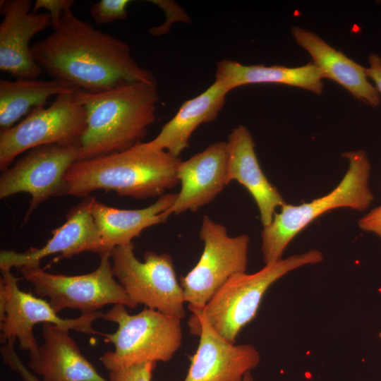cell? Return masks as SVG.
I'll list each match as a JSON object with an SVG mask.
<instances>
[{
	"mask_svg": "<svg viewBox=\"0 0 381 381\" xmlns=\"http://www.w3.org/2000/svg\"><path fill=\"white\" fill-rule=\"evenodd\" d=\"M35 62L53 79L100 92L126 83L157 85L154 75L135 61L128 44L66 11L58 28L31 45Z\"/></svg>",
	"mask_w": 381,
	"mask_h": 381,
	"instance_id": "6da1fadb",
	"label": "cell"
},
{
	"mask_svg": "<svg viewBox=\"0 0 381 381\" xmlns=\"http://www.w3.org/2000/svg\"><path fill=\"white\" fill-rule=\"evenodd\" d=\"M188 325L200 339L183 381H243L259 365L260 354L253 345L229 342L200 313H193Z\"/></svg>",
	"mask_w": 381,
	"mask_h": 381,
	"instance_id": "4fadbf2b",
	"label": "cell"
},
{
	"mask_svg": "<svg viewBox=\"0 0 381 381\" xmlns=\"http://www.w3.org/2000/svg\"><path fill=\"white\" fill-rule=\"evenodd\" d=\"M133 242L115 247L111 255L114 277L137 306L157 310L183 319L184 295L179 284L172 258L166 253H144V262L137 259Z\"/></svg>",
	"mask_w": 381,
	"mask_h": 381,
	"instance_id": "9c48e42d",
	"label": "cell"
},
{
	"mask_svg": "<svg viewBox=\"0 0 381 381\" xmlns=\"http://www.w3.org/2000/svg\"><path fill=\"white\" fill-rule=\"evenodd\" d=\"M0 329L1 343L11 339H18L19 347L35 353L39 346L33 334V327L38 323H50L69 330L92 334H100L92 327L93 322L102 318L98 311L80 315L74 319H64L57 315L50 303L30 293L21 291L18 280L11 269H0Z\"/></svg>",
	"mask_w": 381,
	"mask_h": 381,
	"instance_id": "7c38bea8",
	"label": "cell"
},
{
	"mask_svg": "<svg viewBox=\"0 0 381 381\" xmlns=\"http://www.w3.org/2000/svg\"><path fill=\"white\" fill-rule=\"evenodd\" d=\"M74 4L75 1L73 0H37L32 8V12L37 13L41 8L49 11L52 27L55 30L60 24L63 13L71 9Z\"/></svg>",
	"mask_w": 381,
	"mask_h": 381,
	"instance_id": "484cf974",
	"label": "cell"
},
{
	"mask_svg": "<svg viewBox=\"0 0 381 381\" xmlns=\"http://www.w3.org/2000/svg\"><path fill=\"white\" fill-rule=\"evenodd\" d=\"M42 331L44 342L28 365L42 381H109L82 354L69 329L46 322Z\"/></svg>",
	"mask_w": 381,
	"mask_h": 381,
	"instance_id": "e0dca14e",
	"label": "cell"
},
{
	"mask_svg": "<svg viewBox=\"0 0 381 381\" xmlns=\"http://www.w3.org/2000/svg\"><path fill=\"white\" fill-rule=\"evenodd\" d=\"M349 168L329 193L298 205L284 204L261 233V251L265 265L282 258L291 240L313 220L336 208L366 210L374 199L369 187L370 163L363 150L344 152Z\"/></svg>",
	"mask_w": 381,
	"mask_h": 381,
	"instance_id": "277c9868",
	"label": "cell"
},
{
	"mask_svg": "<svg viewBox=\"0 0 381 381\" xmlns=\"http://www.w3.org/2000/svg\"><path fill=\"white\" fill-rule=\"evenodd\" d=\"M74 95L86 113L79 160L123 152L143 142L159 99L157 85L143 82L100 92L77 88Z\"/></svg>",
	"mask_w": 381,
	"mask_h": 381,
	"instance_id": "7a4b0ae2",
	"label": "cell"
},
{
	"mask_svg": "<svg viewBox=\"0 0 381 381\" xmlns=\"http://www.w3.org/2000/svg\"><path fill=\"white\" fill-rule=\"evenodd\" d=\"M85 128V110L74 92L60 94L48 107L33 109L18 123L1 131L0 169L4 171L17 156L32 148L78 143Z\"/></svg>",
	"mask_w": 381,
	"mask_h": 381,
	"instance_id": "ba28073f",
	"label": "cell"
},
{
	"mask_svg": "<svg viewBox=\"0 0 381 381\" xmlns=\"http://www.w3.org/2000/svg\"><path fill=\"white\" fill-rule=\"evenodd\" d=\"M322 260V252L313 249L267 264L253 274H236L202 310L191 312L200 313L217 333L235 344L241 330L256 316L265 294L275 282L290 272Z\"/></svg>",
	"mask_w": 381,
	"mask_h": 381,
	"instance_id": "5b68a950",
	"label": "cell"
},
{
	"mask_svg": "<svg viewBox=\"0 0 381 381\" xmlns=\"http://www.w3.org/2000/svg\"><path fill=\"white\" fill-rule=\"evenodd\" d=\"M15 341L16 339H10L1 347V353L4 363L17 372L24 381H41L32 374L21 363L14 351L13 346Z\"/></svg>",
	"mask_w": 381,
	"mask_h": 381,
	"instance_id": "4316f807",
	"label": "cell"
},
{
	"mask_svg": "<svg viewBox=\"0 0 381 381\" xmlns=\"http://www.w3.org/2000/svg\"><path fill=\"white\" fill-rule=\"evenodd\" d=\"M155 362H146L109 370V381H151Z\"/></svg>",
	"mask_w": 381,
	"mask_h": 381,
	"instance_id": "d4e9b609",
	"label": "cell"
},
{
	"mask_svg": "<svg viewBox=\"0 0 381 381\" xmlns=\"http://www.w3.org/2000/svg\"><path fill=\"white\" fill-rule=\"evenodd\" d=\"M322 80L320 72L312 62L289 68L280 65L247 66L223 59L217 64L215 73V81L221 83L229 92L245 85L278 83L301 87L320 95L323 90Z\"/></svg>",
	"mask_w": 381,
	"mask_h": 381,
	"instance_id": "7402d4cb",
	"label": "cell"
},
{
	"mask_svg": "<svg viewBox=\"0 0 381 381\" xmlns=\"http://www.w3.org/2000/svg\"><path fill=\"white\" fill-rule=\"evenodd\" d=\"M30 0L1 1L0 70L16 79H37L44 71L35 62L30 42L52 26L49 13L30 11Z\"/></svg>",
	"mask_w": 381,
	"mask_h": 381,
	"instance_id": "5bb4252c",
	"label": "cell"
},
{
	"mask_svg": "<svg viewBox=\"0 0 381 381\" xmlns=\"http://www.w3.org/2000/svg\"><path fill=\"white\" fill-rule=\"evenodd\" d=\"M111 252L100 255L98 267L81 275L68 276L46 272L40 266L19 269L35 293L48 297L56 313L65 308L79 310L82 315L98 312L109 304H122L131 308L137 305L114 279L111 262Z\"/></svg>",
	"mask_w": 381,
	"mask_h": 381,
	"instance_id": "52a82bcc",
	"label": "cell"
},
{
	"mask_svg": "<svg viewBox=\"0 0 381 381\" xmlns=\"http://www.w3.org/2000/svg\"><path fill=\"white\" fill-rule=\"evenodd\" d=\"M77 87L68 82L52 79L0 80V130L14 126L33 109L44 106L53 96L73 92Z\"/></svg>",
	"mask_w": 381,
	"mask_h": 381,
	"instance_id": "603a6c76",
	"label": "cell"
},
{
	"mask_svg": "<svg viewBox=\"0 0 381 381\" xmlns=\"http://www.w3.org/2000/svg\"><path fill=\"white\" fill-rule=\"evenodd\" d=\"M80 143L70 145H46L32 148L2 172L0 198L19 193L31 196L23 222L34 210L52 197L66 195L65 176L71 165L79 160Z\"/></svg>",
	"mask_w": 381,
	"mask_h": 381,
	"instance_id": "8fae6325",
	"label": "cell"
},
{
	"mask_svg": "<svg viewBox=\"0 0 381 381\" xmlns=\"http://www.w3.org/2000/svg\"><path fill=\"white\" fill-rule=\"evenodd\" d=\"M359 228L381 238V205L373 208L358 221Z\"/></svg>",
	"mask_w": 381,
	"mask_h": 381,
	"instance_id": "83f0119b",
	"label": "cell"
},
{
	"mask_svg": "<svg viewBox=\"0 0 381 381\" xmlns=\"http://www.w3.org/2000/svg\"><path fill=\"white\" fill-rule=\"evenodd\" d=\"M129 0H100L92 5L90 14L97 24H109L128 17Z\"/></svg>",
	"mask_w": 381,
	"mask_h": 381,
	"instance_id": "cb8c5ba5",
	"label": "cell"
},
{
	"mask_svg": "<svg viewBox=\"0 0 381 381\" xmlns=\"http://www.w3.org/2000/svg\"><path fill=\"white\" fill-rule=\"evenodd\" d=\"M228 182L236 181L254 199L261 222L267 226L272 221L276 209L286 204L277 188L262 171L258 160L255 143L248 129L240 125L229 135Z\"/></svg>",
	"mask_w": 381,
	"mask_h": 381,
	"instance_id": "ac0fdd59",
	"label": "cell"
},
{
	"mask_svg": "<svg viewBox=\"0 0 381 381\" xmlns=\"http://www.w3.org/2000/svg\"><path fill=\"white\" fill-rule=\"evenodd\" d=\"M95 198L87 197L71 210L66 221L51 231L52 238L42 248H30L23 253L3 250L0 253V269L19 270L23 267L40 266L41 260L55 253L60 258H71L83 252L99 255L106 252L92 214V205Z\"/></svg>",
	"mask_w": 381,
	"mask_h": 381,
	"instance_id": "9a60e30c",
	"label": "cell"
},
{
	"mask_svg": "<svg viewBox=\"0 0 381 381\" xmlns=\"http://www.w3.org/2000/svg\"><path fill=\"white\" fill-rule=\"evenodd\" d=\"M118 325L112 334L103 333L106 342L114 346L100 361L108 370L146 362H167L179 349L182 341L181 319L145 307L131 315L125 306L115 304L102 316Z\"/></svg>",
	"mask_w": 381,
	"mask_h": 381,
	"instance_id": "8992f818",
	"label": "cell"
},
{
	"mask_svg": "<svg viewBox=\"0 0 381 381\" xmlns=\"http://www.w3.org/2000/svg\"><path fill=\"white\" fill-rule=\"evenodd\" d=\"M368 59L367 76L374 81L377 90L381 94V57L376 54H370Z\"/></svg>",
	"mask_w": 381,
	"mask_h": 381,
	"instance_id": "f1b7e54d",
	"label": "cell"
},
{
	"mask_svg": "<svg viewBox=\"0 0 381 381\" xmlns=\"http://www.w3.org/2000/svg\"><path fill=\"white\" fill-rule=\"evenodd\" d=\"M181 161L148 142L123 152L78 160L64 178L66 195L87 198L93 191L104 190L135 199L159 197L179 183Z\"/></svg>",
	"mask_w": 381,
	"mask_h": 381,
	"instance_id": "3957f363",
	"label": "cell"
},
{
	"mask_svg": "<svg viewBox=\"0 0 381 381\" xmlns=\"http://www.w3.org/2000/svg\"><path fill=\"white\" fill-rule=\"evenodd\" d=\"M228 160L227 142L220 141L181 161L178 169L181 190L165 216L195 212L213 200L229 183Z\"/></svg>",
	"mask_w": 381,
	"mask_h": 381,
	"instance_id": "2e32d148",
	"label": "cell"
},
{
	"mask_svg": "<svg viewBox=\"0 0 381 381\" xmlns=\"http://www.w3.org/2000/svg\"><path fill=\"white\" fill-rule=\"evenodd\" d=\"M176 196V193L164 194L150 206L137 210L118 209L95 199L92 214L104 250L111 252L115 247L128 245L144 229L166 222L164 212Z\"/></svg>",
	"mask_w": 381,
	"mask_h": 381,
	"instance_id": "ffe728a7",
	"label": "cell"
},
{
	"mask_svg": "<svg viewBox=\"0 0 381 381\" xmlns=\"http://www.w3.org/2000/svg\"><path fill=\"white\" fill-rule=\"evenodd\" d=\"M378 337H380V339H381V331L379 332Z\"/></svg>",
	"mask_w": 381,
	"mask_h": 381,
	"instance_id": "4dcf8cb0",
	"label": "cell"
},
{
	"mask_svg": "<svg viewBox=\"0 0 381 381\" xmlns=\"http://www.w3.org/2000/svg\"><path fill=\"white\" fill-rule=\"evenodd\" d=\"M204 243L195 267L180 279L188 308L202 310L233 275L246 272L250 238L247 234L229 236L226 228L205 215L200 229Z\"/></svg>",
	"mask_w": 381,
	"mask_h": 381,
	"instance_id": "30bf717a",
	"label": "cell"
},
{
	"mask_svg": "<svg viewBox=\"0 0 381 381\" xmlns=\"http://www.w3.org/2000/svg\"><path fill=\"white\" fill-rule=\"evenodd\" d=\"M229 91L217 81L195 97L185 101L176 115L162 128L149 145L179 157L189 146V139L203 123L215 120Z\"/></svg>",
	"mask_w": 381,
	"mask_h": 381,
	"instance_id": "44dd1931",
	"label": "cell"
},
{
	"mask_svg": "<svg viewBox=\"0 0 381 381\" xmlns=\"http://www.w3.org/2000/svg\"><path fill=\"white\" fill-rule=\"evenodd\" d=\"M291 32L296 43L310 55L312 63L322 78L339 83L355 98L373 107L380 104V93L368 81L366 68L336 50L312 32L294 26Z\"/></svg>",
	"mask_w": 381,
	"mask_h": 381,
	"instance_id": "d6986e66",
	"label": "cell"
},
{
	"mask_svg": "<svg viewBox=\"0 0 381 381\" xmlns=\"http://www.w3.org/2000/svg\"><path fill=\"white\" fill-rule=\"evenodd\" d=\"M243 381H255L254 377H253L251 372H248L245 375Z\"/></svg>",
	"mask_w": 381,
	"mask_h": 381,
	"instance_id": "f546056e",
	"label": "cell"
}]
</instances>
